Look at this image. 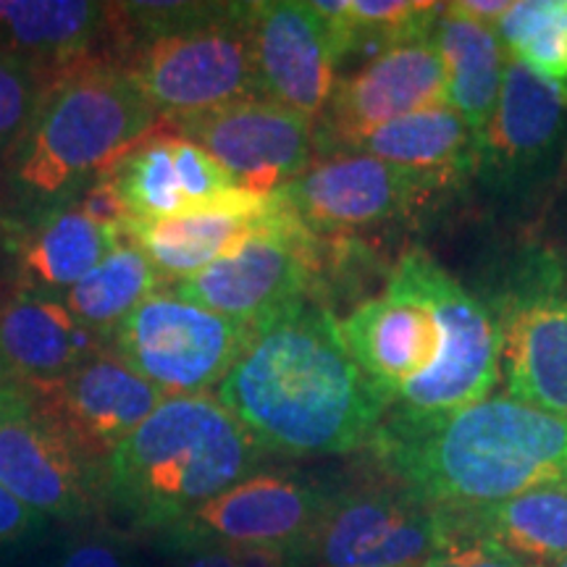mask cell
<instances>
[{
  "label": "cell",
  "instance_id": "ba28073f",
  "mask_svg": "<svg viewBox=\"0 0 567 567\" xmlns=\"http://www.w3.org/2000/svg\"><path fill=\"white\" fill-rule=\"evenodd\" d=\"M321 266V239L292 221L276 200V213L264 229L203 271L168 284V292L260 329L316 297Z\"/></svg>",
  "mask_w": 567,
  "mask_h": 567
},
{
  "label": "cell",
  "instance_id": "44dd1931",
  "mask_svg": "<svg viewBox=\"0 0 567 567\" xmlns=\"http://www.w3.org/2000/svg\"><path fill=\"white\" fill-rule=\"evenodd\" d=\"M6 247L21 276V289L63 297L122 245V229L103 224L80 203L55 205L0 221Z\"/></svg>",
  "mask_w": 567,
  "mask_h": 567
},
{
  "label": "cell",
  "instance_id": "2e32d148",
  "mask_svg": "<svg viewBox=\"0 0 567 567\" xmlns=\"http://www.w3.org/2000/svg\"><path fill=\"white\" fill-rule=\"evenodd\" d=\"M442 538V513L392 484L337 494L313 544L321 567H423Z\"/></svg>",
  "mask_w": 567,
  "mask_h": 567
},
{
  "label": "cell",
  "instance_id": "5bb4252c",
  "mask_svg": "<svg viewBox=\"0 0 567 567\" xmlns=\"http://www.w3.org/2000/svg\"><path fill=\"white\" fill-rule=\"evenodd\" d=\"M166 124L168 134L193 142L226 168L239 189L255 195L276 193L318 158L316 124L264 97Z\"/></svg>",
  "mask_w": 567,
  "mask_h": 567
},
{
  "label": "cell",
  "instance_id": "1f68e13d",
  "mask_svg": "<svg viewBox=\"0 0 567 567\" xmlns=\"http://www.w3.org/2000/svg\"><path fill=\"white\" fill-rule=\"evenodd\" d=\"M45 567H140V559L124 534L90 528L61 542Z\"/></svg>",
  "mask_w": 567,
  "mask_h": 567
},
{
  "label": "cell",
  "instance_id": "5b68a950",
  "mask_svg": "<svg viewBox=\"0 0 567 567\" xmlns=\"http://www.w3.org/2000/svg\"><path fill=\"white\" fill-rule=\"evenodd\" d=\"M113 32L161 122L260 97L252 3H113Z\"/></svg>",
  "mask_w": 567,
  "mask_h": 567
},
{
  "label": "cell",
  "instance_id": "9a60e30c",
  "mask_svg": "<svg viewBox=\"0 0 567 567\" xmlns=\"http://www.w3.org/2000/svg\"><path fill=\"white\" fill-rule=\"evenodd\" d=\"M436 105H446V71L434 38L396 45L339 76L316 124V151L350 153L379 126Z\"/></svg>",
  "mask_w": 567,
  "mask_h": 567
},
{
  "label": "cell",
  "instance_id": "4fadbf2b",
  "mask_svg": "<svg viewBox=\"0 0 567 567\" xmlns=\"http://www.w3.org/2000/svg\"><path fill=\"white\" fill-rule=\"evenodd\" d=\"M0 486L48 523L84 526L105 513L103 463L32 402L0 417Z\"/></svg>",
  "mask_w": 567,
  "mask_h": 567
},
{
  "label": "cell",
  "instance_id": "52a82bcc",
  "mask_svg": "<svg viewBox=\"0 0 567 567\" xmlns=\"http://www.w3.org/2000/svg\"><path fill=\"white\" fill-rule=\"evenodd\" d=\"M255 331L172 292H155L111 331L105 347L166 396H197L221 386Z\"/></svg>",
  "mask_w": 567,
  "mask_h": 567
},
{
  "label": "cell",
  "instance_id": "6da1fadb",
  "mask_svg": "<svg viewBox=\"0 0 567 567\" xmlns=\"http://www.w3.org/2000/svg\"><path fill=\"white\" fill-rule=\"evenodd\" d=\"M213 394L266 455L284 457L365 450L392 410L354 363L337 316L318 297L260 326Z\"/></svg>",
  "mask_w": 567,
  "mask_h": 567
},
{
  "label": "cell",
  "instance_id": "e0dca14e",
  "mask_svg": "<svg viewBox=\"0 0 567 567\" xmlns=\"http://www.w3.org/2000/svg\"><path fill=\"white\" fill-rule=\"evenodd\" d=\"M252 51L264 101L318 124L339 82L337 51L313 3H252Z\"/></svg>",
  "mask_w": 567,
  "mask_h": 567
},
{
  "label": "cell",
  "instance_id": "3957f363",
  "mask_svg": "<svg viewBox=\"0 0 567 567\" xmlns=\"http://www.w3.org/2000/svg\"><path fill=\"white\" fill-rule=\"evenodd\" d=\"M158 126L161 116L118 61L95 55L55 74L6 153L0 221L76 200Z\"/></svg>",
  "mask_w": 567,
  "mask_h": 567
},
{
  "label": "cell",
  "instance_id": "8d00e7d4",
  "mask_svg": "<svg viewBox=\"0 0 567 567\" xmlns=\"http://www.w3.org/2000/svg\"><path fill=\"white\" fill-rule=\"evenodd\" d=\"M555 567H567V559H565V563H559V565H555Z\"/></svg>",
  "mask_w": 567,
  "mask_h": 567
},
{
  "label": "cell",
  "instance_id": "8fae6325",
  "mask_svg": "<svg viewBox=\"0 0 567 567\" xmlns=\"http://www.w3.org/2000/svg\"><path fill=\"white\" fill-rule=\"evenodd\" d=\"M499 381L509 400L567 415V271L551 255L526 258L499 305Z\"/></svg>",
  "mask_w": 567,
  "mask_h": 567
},
{
  "label": "cell",
  "instance_id": "7402d4cb",
  "mask_svg": "<svg viewBox=\"0 0 567 567\" xmlns=\"http://www.w3.org/2000/svg\"><path fill=\"white\" fill-rule=\"evenodd\" d=\"M274 213V193L255 195L247 189H234L221 203L200 210L151 221L130 218L122 224V237L140 247L155 271L174 284L224 258L250 234L264 229Z\"/></svg>",
  "mask_w": 567,
  "mask_h": 567
},
{
  "label": "cell",
  "instance_id": "277c9868",
  "mask_svg": "<svg viewBox=\"0 0 567 567\" xmlns=\"http://www.w3.org/2000/svg\"><path fill=\"white\" fill-rule=\"evenodd\" d=\"M264 460V446L216 394L168 396L103 460L105 513L155 538Z\"/></svg>",
  "mask_w": 567,
  "mask_h": 567
},
{
  "label": "cell",
  "instance_id": "484cf974",
  "mask_svg": "<svg viewBox=\"0 0 567 567\" xmlns=\"http://www.w3.org/2000/svg\"><path fill=\"white\" fill-rule=\"evenodd\" d=\"M446 71V105L465 118L473 132L484 134L499 101L507 51L494 27L463 17L444 6L434 32Z\"/></svg>",
  "mask_w": 567,
  "mask_h": 567
},
{
  "label": "cell",
  "instance_id": "e575fe53",
  "mask_svg": "<svg viewBox=\"0 0 567 567\" xmlns=\"http://www.w3.org/2000/svg\"><path fill=\"white\" fill-rule=\"evenodd\" d=\"M34 394L38 392L19 379L9 360H6L3 350H0V417L9 415L11 410L27 405V402H32Z\"/></svg>",
  "mask_w": 567,
  "mask_h": 567
},
{
  "label": "cell",
  "instance_id": "83f0119b",
  "mask_svg": "<svg viewBox=\"0 0 567 567\" xmlns=\"http://www.w3.org/2000/svg\"><path fill=\"white\" fill-rule=\"evenodd\" d=\"M161 284L163 276L155 271L147 255L122 239V245L101 266L92 268L80 284H74L61 300L76 321L109 342L111 331L140 302L161 292Z\"/></svg>",
  "mask_w": 567,
  "mask_h": 567
},
{
  "label": "cell",
  "instance_id": "603a6c76",
  "mask_svg": "<svg viewBox=\"0 0 567 567\" xmlns=\"http://www.w3.org/2000/svg\"><path fill=\"white\" fill-rule=\"evenodd\" d=\"M103 347L61 297L19 289L0 305V350L34 392L61 384Z\"/></svg>",
  "mask_w": 567,
  "mask_h": 567
},
{
  "label": "cell",
  "instance_id": "d4e9b609",
  "mask_svg": "<svg viewBox=\"0 0 567 567\" xmlns=\"http://www.w3.org/2000/svg\"><path fill=\"white\" fill-rule=\"evenodd\" d=\"M446 513L530 567L567 559V484L538 486L492 505L446 507Z\"/></svg>",
  "mask_w": 567,
  "mask_h": 567
},
{
  "label": "cell",
  "instance_id": "d6a6232c",
  "mask_svg": "<svg viewBox=\"0 0 567 567\" xmlns=\"http://www.w3.org/2000/svg\"><path fill=\"white\" fill-rule=\"evenodd\" d=\"M168 567H302L313 563L308 551L292 549H193L166 555Z\"/></svg>",
  "mask_w": 567,
  "mask_h": 567
},
{
  "label": "cell",
  "instance_id": "4dcf8cb0",
  "mask_svg": "<svg viewBox=\"0 0 567 567\" xmlns=\"http://www.w3.org/2000/svg\"><path fill=\"white\" fill-rule=\"evenodd\" d=\"M439 513H442V538L423 567H530L509 555L507 549L496 547L486 536L465 528L446 509H439Z\"/></svg>",
  "mask_w": 567,
  "mask_h": 567
},
{
  "label": "cell",
  "instance_id": "cb8c5ba5",
  "mask_svg": "<svg viewBox=\"0 0 567 567\" xmlns=\"http://www.w3.org/2000/svg\"><path fill=\"white\" fill-rule=\"evenodd\" d=\"M105 32H113V3L0 0V53L51 76L95 59L92 51Z\"/></svg>",
  "mask_w": 567,
  "mask_h": 567
},
{
  "label": "cell",
  "instance_id": "f1b7e54d",
  "mask_svg": "<svg viewBox=\"0 0 567 567\" xmlns=\"http://www.w3.org/2000/svg\"><path fill=\"white\" fill-rule=\"evenodd\" d=\"M494 32L507 55L542 80L567 87V0H517Z\"/></svg>",
  "mask_w": 567,
  "mask_h": 567
},
{
  "label": "cell",
  "instance_id": "f546056e",
  "mask_svg": "<svg viewBox=\"0 0 567 567\" xmlns=\"http://www.w3.org/2000/svg\"><path fill=\"white\" fill-rule=\"evenodd\" d=\"M53 76L0 53V153H9L32 124Z\"/></svg>",
  "mask_w": 567,
  "mask_h": 567
},
{
  "label": "cell",
  "instance_id": "7c38bea8",
  "mask_svg": "<svg viewBox=\"0 0 567 567\" xmlns=\"http://www.w3.org/2000/svg\"><path fill=\"white\" fill-rule=\"evenodd\" d=\"M567 153V87L507 55L499 101L478 137L476 176L494 195L523 200L544 187Z\"/></svg>",
  "mask_w": 567,
  "mask_h": 567
},
{
  "label": "cell",
  "instance_id": "4316f807",
  "mask_svg": "<svg viewBox=\"0 0 567 567\" xmlns=\"http://www.w3.org/2000/svg\"><path fill=\"white\" fill-rule=\"evenodd\" d=\"M350 153L457 182L476 174L478 134L450 105H436L379 126Z\"/></svg>",
  "mask_w": 567,
  "mask_h": 567
},
{
  "label": "cell",
  "instance_id": "d6986e66",
  "mask_svg": "<svg viewBox=\"0 0 567 567\" xmlns=\"http://www.w3.org/2000/svg\"><path fill=\"white\" fill-rule=\"evenodd\" d=\"M339 331L347 350L371 384L394 408L396 396L442 360L444 329L415 297L394 287L350 310Z\"/></svg>",
  "mask_w": 567,
  "mask_h": 567
},
{
  "label": "cell",
  "instance_id": "9c48e42d",
  "mask_svg": "<svg viewBox=\"0 0 567 567\" xmlns=\"http://www.w3.org/2000/svg\"><path fill=\"white\" fill-rule=\"evenodd\" d=\"M337 494L295 473H252L155 536L163 555L193 549H292L313 544Z\"/></svg>",
  "mask_w": 567,
  "mask_h": 567
},
{
  "label": "cell",
  "instance_id": "30bf717a",
  "mask_svg": "<svg viewBox=\"0 0 567 567\" xmlns=\"http://www.w3.org/2000/svg\"><path fill=\"white\" fill-rule=\"evenodd\" d=\"M452 179L413 172L363 153L318 155L295 182L276 189L292 221L318 239L400 224L444 193Z\"/></svg>",
  "mask_w": 567,
  "mask_h": 567
},
{
  "label": "cell",
  "instance_id": "ffe728a7",
  "mask_svg": "<svg viewBox=\"0 0 567 567\" xmlns=\"http://www.w3.org/2000/svg\"><path fill=\"white\" fill-rule=\"evenodd\" d=\"M103 176L124 205L126 221L200 210L239 189L226 168L176 134H151Z\"/></svg>",
  "mask_w": 567,
  "mask_h": 567
},
{
  "label": "cell",
  "instance_id": "836d02e7",
  "mask_svg": "<svg viewBox=\"0 0 567 567\" xmlns=\"http://www.w3.org/2000/svg\"><path fill=\"white\" fill-rule=\"evenodd\" d=\"M51 523L0 486V555H17L40 544Z\"/></svg>",
  "mask_w": 567,
  "mask_h": 567
},
{
  "label": "cell",
  "instance_id": "8992f818",
  "mask_svg": "<svg viewBox=\"0 0 567 567\" xmlns=\"http://www.w3.org/2000/svg\"><path fill=\"white\" fill-rule=\"evenodd\" d=\"M386 287L421 300L444 329L442 360L396 396L389 413H450L492 396L499 384V326L492 305L467 292L423 247L396 260Z\"/></svg>",
  "mask_w": 567,
  "mask_h": 567
},
{
  "label": "cell",
  "instance_id": "d590c367",
  "mask_svg": "<svg viewBox=\"0 0 567 567\" xmlns=\"http://www.w3.org/2000/svg\"><path fill=\"white\" fill-rule=\"evenodd\" d=\"M509 6H513V0H460V3H450V9L478 21V24L496 27V21L505 17Z\"/></svg>",
  "mask_w": 567,
  "mask_h": 567
},
{
  "label": "cell",
  "instance_id": "7a4b0ae2",
  "mask_svg": "<svg viewBox=\"0 0 567 567\" xmlns=\"http://www.w3.org/2000/svg\"><path fill=\"white\" fill-rule=\"evenodd\" d=\"M365 450L386 484L439 509L567 484V415L507 394L450 413H389Z\"/></svg>",
  "mask_w": 567,
  "mask_h": 567
},
{
  "label": "cell",
  "instance_id": "ac0fdd59",
  "mask_svg": "<svg viewBox=\"0 0 567 567\" xmlns=\"http://www.w3.org/2000/svg\"><path fill=\"white\" fill-rule=\"evenodd\" d=\"M166 400L109 347L84 360L61 384L38 392V405L97 463Z\"/></svg>",
  "mask_w": 567,
  "mask_h": 567
}]
</instances>
